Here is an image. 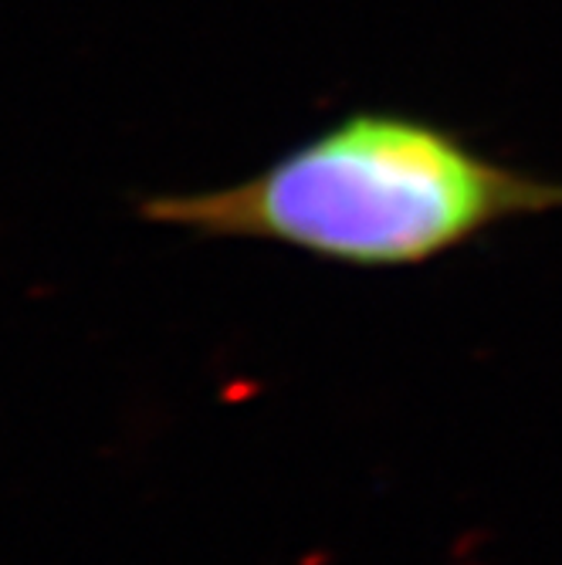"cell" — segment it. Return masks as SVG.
Listing matches in <instances>:
<instances>
[{
    "label": "cell",
    "mask_w": 562,
    "mask_h": 565,
    "mask_svg": "<svg viewBox=\"0 0 562 565\" xmlns=\"http://www.w3.org/2000/svg\"><path fill=\"white\" fill-rule=\"evenodd\" d=\"M555 211L562 180L495 160L427 116L377 106L342 113L234 183L136 200L146 224L356 271L427 268Z\"/></svg>",
    "instance_id": "cell-1"
}]
</instances>
